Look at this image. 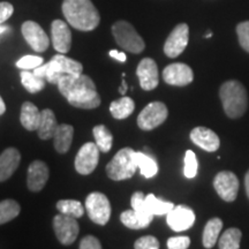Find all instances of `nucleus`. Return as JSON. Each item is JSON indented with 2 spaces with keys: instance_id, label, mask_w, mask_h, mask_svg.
<instances>
[{
  "instance_id": "6",
  "label": "nucleus",
  "mask_w": 249,
  "mask_h": 249,
  "mask_svg": "<svg viewBox=\"0 0 249 249\" xmlns=\"http://www.w3.org/2000/svg\"><path fill=\"white\" fill-rule=\"evenodd\" d=\"M88 216L97 225H107L111 217V204L108 198L102 193L95 192L88 195L86 200Z\"/></svg>"
},
{
  "instance_id": "45",
  "label": "nucleus",
  "mask_w": 249,
  "mask_h": 249,
  "mask_svg": "<svg viewBox=\"0 0 249 249\" xmlns=\"http://www.w3.org/2000/svg\"><path fill=\"white\" fill-rule=\"evenodd\" d=\"M245 187H246V193H247V196L249 198V170L247 171L245 176Z\"/></svg>"
},
{
  "instance_id": "47",
  "label": "nucleus",
  "mask_w": 249,
  "mask_h": 249,
  "mask_svg": "<svg viewBox=\"0 0 249 249\" xmlns=\"http://www.w3.org/2000/svg\"><path fill=\"white\" fill-rule=\"evenodd\" d=\"M7 30H9V27L1 26V24H0V35H1V34H4L5 31H7Z\"/></svg>"
},
{
  "instance_id": "31",
  "label": "nucleus",
  "mask_w": 249,
  "mask_h": 249,
  "mask_svg": "<svg viewBox=\"0 0 249 249\" xmlns=\"http://www.w3.org/2000/svg\"><path fill=\"white\" fill-rule=\"evenodd\" d=\"M242 233L236 227L226 230L218 241V247L220 249H239L240 248Z\"/></svg>"
},
{
  "instance_id": "15",
  "label": "nucleus",
  "mask_w": 249,
  "mask_h": 249,
  "mask_svg": "<svg viewBox=\"0 0 249 249\" xmlns=\"http://www.w3.org/2000/svg\"><path fill=\"white\" fill-rule=\"evenodd\" d=\"M166 222L174 232L186 231L194 225L195 213L189 207L178 205L166 214Z\"/></svg>"
},
{
  "instance_id": "43",
  "label": "nucleus",
  "mask_w": 249,
  "mask_h": 249,
  "mask_svg": "<svg viewBox=\"0 0 249 249\" xmlns=\"http://www.w3.org/2000/svg\"><path fill=\"white\" fill-rule=\"evenodd\" d=\"M110 57L117 59V60H119L121 62H126V60H127L126 53H124V52H118L117 50H111Z\"/></svg>"
},
{
  "instance_id": "34",
  "label": "nucleus",
  "mask_w": 249,
  "mask_h": 249,
  "mask_svg": "<svg viewBox=\"0 0 249 249\" xmlns=\"http://www.w3.org/2000/svg\"><path fill=\"white\" fill-rule=\"evenodd\" d=\"M57 209L60 213L67 216L80 218L85 213V208L80 201L76 200H61L57 203Z\"/></svg>"
},
{
  "instance_id": "26",
  "label": "nucleus",
  "mask_w": 249,
  "mask_h": 249,
  "mask_svg": "<svg viewBox=\"0 0 249 249\" xmlns=\"http://www.w3.org/2000/svg\"><path fill=\"white\" fill-rule=\"evenodd\" d=\"M223 229V222L220 218L214 217L207 223L204 227L203 236H202V242L205 248H213L218 240V236Z\"/></svg>"
},
{
  "instance_id": "12",
  "label": "nucleus",
  "mask_w": 249,
  "mask_h": 249,
  "mask_svg": "<svg viewBox=\"0 0 249 249\" xmlns=\"http://www.w3.org/2000/svg\"><path fill=\"white\" fill-rule=\"evenodd\" d=\"M189 40V28L180 23L172 30L164 44V52L169 58H177L185 51Z\"/></svg>"
},
{
  "instance_id": "44",
  "label": "nucleus",
  "mask_w": 249,
  "mask_h": 249,
  "mask_svg": "<svg viewBox=\"0 0 249 249\" xmlns=\"http://www.w3.org/2000/svg\"><path fill=\"white\" fill-rule=\"evenodd\" d=\"M127 89H128V87H127L126 80L124 79L123 82H121V87H120V89H119V92H120L123 96H124V95H126V92H127Z\"/></svg>"
},
{
  "instance_id": "14",
  "label": "nucleus",
  "mask_w": 249,
  "mask_h": 249,
  "mask_svg": "<svg viewBox=\"0 0 249 249\" xmlns=\"http://www.w3.org/2000/svg\"><path fill=\"white\" fill-rule=\"evenodd\" d=\"M22 35L31 49L36 52H44L50 45V39L43 28L34 21H26L21 28Z\"/></svg>"
},
{
  "instance_id": "27",
  "label": "nucleus",
  "mask_w": 249,
  "mask_h": 249,
  "mask_svg": "<svg viewBox=\"0 0 249 249\" xmlns=\"http://www.w3.org/2000/svg\"><path fill=\"white\" fill-rule=\"evenodd\" d=\"M135 110V103L126 95L118 101H114L110 105V112L116 119H126Z\"/></svg>"
},
{
  "instance_id": "40",
  "label": "nucleus",
  "mask_w": 249,
  "mask_h": 249,
  "mask_svg": "<svg viewBox=\"0 0 249 249\" xmlns=\"http://www.w3.org/2000/svg\"><path fill=\"white\" fill-rule=\"evenodd\" d=\"M191 245V239L188 236H173L167 240V248L170 249H186Z\"/></svg>"
},
{
  "instance_id": "17",
  "label": "nucleus",
  "mask_w": 249,
  "mask_h": 249,
  "mask_svg": "<svg viewBox=\"0 0 249 249\" xmlns=\"http://www.w3.org/2000/svg\"><path fill=\"white\" fill-rule=\"evenodd\" d=\"M52 45L59 53H67L71 46V33L65 21L54 20L51 26Z\"/></svg>"
},
{
  "instance_id": "21",
  "label": "nucleus",
  "mask_w": 249,
  "mask_h": 249,
  "mask_svg": "<svg viewBox=\"0 0 249 249\" xmlns=\"http://www.w3.org/2000/svg\"><path fill=\"white\" fill-rule=\"evenodd\" d=\"M66 99L71 107L86 108V110H91V108H96L101 105V97L96 89L85 90V91L71 96Z\"/></svg>"
},
{
  "instance_id": "20",
  "label": "nucleus",
  "mask_w": 249,
  "mask_h": 249,
  "mask_svg": "<svg viewBox=\"0 0 249 249\" xmlns=\"http://www.w3.org/2000/svg\"><path fill=\"white\" fill-rule=\"evenodd\" d=\"M20 151L15 148H8L0 155V182L13 176L20 165Z\"/></svg>"
},
{
  "instance_id": "4",
  "label": "nucleus",
  "mask_w": 249,
  "mask_h": 249,
  "mask_svg": "<svg viewBox=\"0 0 249 249\" xmlns=\"http://www.w3.org/2000/svg\"><path fill=\"white\" fill-rule=\"evenodd\" d=\"M138 169L135 151L132 148H124L107 165V173L108 178L114 181H123L132 178Z\"/></svg>"
},
{
  "instance_id": "11",
  "label": "nucleus",
  "mask_w": 249,
  "mask_h": 249,
  "mask_svg": "<svg viewBox=\"0 0 249 249\" xmlns=\"http://www.w3.org/2000/svg\"><path fill=\"white\" fill-rule=\"evenodd\" d=\"M57 86L61 95H64L66 98L85 90L96 89L93 81L88 75H83V74H75V75L68 74V75L62 76Z\"/></svg>"
},
{
  "instance_id": "37",
  "label": "nucleus",
  "mask_w": 249,
  "mask_h": 249,
  "mask_svg": "<svg viewBox=\"0 0 249 249\" xmlns=\"http://www.w3.org/2000/svg\"><path fill=\"white\" fill-rule=\"evenodd\" d=\"M130 203H132L133 209L138 211V213L142 214H151V216H154V214L150 213V211L148 209L147 203H145V196L142 192L134 193L132 196V200H130Z\"/></svg>"
},
{
  "instance_id": "46",
  "label": "nucleus",
  "mask_w": 249,
  "mask_h": 249,
  "mask_svg": "<svg viewBox=\"0 0 249 249\" xmlns=\"http://www.w3.org/2000/svg\"><path fill=\"white\" fill-rule=\"evenodd\" d=\"M5 111H6V105H5V102L2 101L1 96H0V116H1V114H4V113H5Z\"/></svg>"
},
{
  "instance_id": "36",
  "label": "nucleus",
  "mask_w": 249,
  "mask_h": 249,
  "mask_svg": "<svg viewBox=\"0 0 249 249\" xmlns=\"http://www.w3.org/2000/svg\"><path fill=\"white\" fill-rule=\"evenodd\" d=\"M44 64V59L38 55H24L21 59H18L17 62V66L21 70H35L39 67L40 65Z\"/></svg>"
},
{
  "instance_id": "8",
  "label": "nucleus",
  "mask_w": 249,
  "mask_h": 249,
  "mask_svg": "<svg viewBox=\"0 0 249 249\" xmlns=\"http://www.w3.org/2000/svg\"><path fill=\"white\" fill-rule=\"evenodd\" d=\"M99 148L96 143L87 142L80 148L75 157V170L77 173L88 176L97 167L99 161Z\"/></svg>"
},
{
  "instance_id": "18",
  "label": "nucleus",
  "mask_w": 249,
  "mask_h": 249,
  "mask_svg": "<svg viewBox=\"0 0 249 249\" xmlns=\"http://www.w3.org/2000/svg\"><path fill=\"white\" fill-rule=\"evenodd\" d=\"M48 165L42 160H34L28 167L27 185L31 192H39L44 188L49 180Z\"/></svg>"
},
{
  "instance_id": "5",
  "label": "nucleus",
  "mask_w": 249,
  "mask_h": 249,
  "mask_svg": "<svg viewBox=\"0 0 249 249\" xmlns=\"http://www.w3.org/2000/svg\"><path fill=\"white\" fill-rule=\"evenodd\" d=\"M112 34L117 44L130 53L139 54L144 50L145 43L138 31L127 21H118L112 26Z\"/></svg>"
},
{
  "instance_id": "48",
  "label": "nucleus",
  "mask_w": 249,
  "mask_h": 249,
  "mask_svg": "<svg viewBox=\"0 0 249 249\" xmlns=\"http://www.w3.org/2000/svg\"><path fill=\"white\" fill-rule=\"evenodd\" d=\"M210 37H213V33H208L207 35H205V38H210Z\"/></svg>"
},
{
  "instance_id": "42",
  "label": "nucleus",
  "mask_w": 249,
  "mask_h": 249,
  "mask_svg": "<svg viewBox=\"0 0 249 249\" xmlns=\"http://www.w3.org/2000/svg\"><path fill=\"white\" fill-rule=\"evenodd\" d=\"M13 12H14L13 5L9 4L7 1L0 2V24L4 23L5 21H7L8 18L12 17Z\"/></svg>"
},
{
  "instance_id": "23",
  "label": "nucleus",
  "mask_w": 249,
  "mask_h": 249,
  "mask_svg": "<svg viewBox=\"0 0 249 249\" xmlns=\"http://www.w3.org/2000/svg\"><path fill=\"white\" fill-rule=\"evenodd\" d=\"M152 219H154V216L151 214H142L134 209L126 210L120 214L121 223L132 230L145 229L150 225Z\"/></svg>"
},
{
  "instance_id": "33",
  "label": "nucleus",
  "mask_w": 249,
  "mask_h": 249,
  "mask_svg": "<svg viewBox=\"0 0 249 249\" xmlns=\"http://www.w3.org/2000/svg\"><path fill=\"white\" fill-rule=\"evenodd\" d=\"M21 211L20 204L14 200H5L0 202V225L6 224L18 216Z\"/></svg>"
},
{
  "instance_id": "24",
  "label": "nucleus",
  "mask_w": 249,
  "mask_h": 249,
  "mask_svg": "<svg viewBox=\"0 0 249 249\" xmlns=\"http://www.w3.org/2000/svg\"><path fill=\"white\" fill-rule=\"evenodd\" d=\"M74 128L71 124H59L53 136L54 148L59 154H66L70 150L71 141H73Z\"/></svg>"
},
{
  "instance_id": "38",
  "label": "nucleus",
  "mask_w": 249,
  "mask_h": 249,
  "mask_svg": "<svg viewBox=\"0 0 249 249\" xmlns=\"http://www.w3.org/2000/svg\"><path fill=\"white\" fill-rule=\"evenodd\" d=\"M236 34L241 48L249 53V21L239 23L236 26Z\"/></svg>"
},
{
  "instance_id": "3",
  "label": "nucleus",
  "mask_w": 249,
  "mask_h": 249,
  "mask_svg": "<svg viewBox=\"0 0 249 249\" xmlns=\"http://www.w3.org/2000/svg\"><path fill=\"white\" fill-rule=\"evenodd\" d=\"M83 66L79 61L68 58L62 53L55 54L51 60L46 64L40 65L34 70V73L37 76L43 77L52 85H58L59 80L65 75H75V74H82Z\"/></svg>"
},
{
  "instance_id": "13",
  "label": "nucleus",
  "mask_w": 249,
  "mask_h": 249,
  "mask_svg": "<svg viewBox=\"0 0 249 249\" xmlns=\"http://www.w3.org/2000/svg\"><path fill=\"white\" fill-rule=\"evenodd\" d=\"M163 79L170 86L185 87L193 82L194 73L188 65L182 62H174L164 68Z\"/></svg>"
},
{
  "instance_id": "30",
  "label": "nucleus",
  "mask_w": 249,
  "mask_h": 249,
  "mask_svg": "<svg viewBox=\"0 0 249 249\" xmlns=\"http://www.w3.org/2000/svg\"><path fill=\"white\" fill-rule=\"evenodd\" d=\"M20 75L21 83H22V86L27 89V91H29L30 93L39 92L40 90L44 89L46 80L43 79V77L37 76L35 73H33V71L23 70L21 71Z\"/></svg>"
},
{
  "instance_id": "39",
  "label": "nucleus",
  "mask_w": 249,
  "mask_h": 249,
  "mask_svg": "<svg viewBox=\"0 0 249 249\" xmlns=\"http://www.w3.org/2000/svg\"><path fill=\"white\" fill-rule=\"evenodd\" d=\"M136 249H158L160 248V241L154 235H145L138 239L134 244Z\"/></svg>"
},
{
  "instance_id": "9",
  "label": "nucleus",
  "mask_w": 249,
  "mask_h": 249,
  "mask_svg": "<svg viewBox=\"0 0 249 249\" xmlns=\"http://www.w3.org/2000/svg\"><path fill=\"white\" fill-rule=\"evenodd\" d=\"M53 229L58 240L62 245H71L76 240L80 232V226L76 218L59 213L53 218Z\"/></svg>"
},
{
  "instance_id": "28",
  "label": "nucleus",
  "mask_w": 249,
  "mask_h": 249,
  "mask_svg": "<svg viewBox=\"0 0 249 249\" xmlns=\"http://www.w3.org/2000/svg\"><path fill=\"white\" fill-rule=\"evenodd\" d=\"M135 160L141 174L144 178L150 179L158 172V165L150 155L141 151H135Z\"/></svg>"
},
{
  "instance_id": "29",
  "label": "nucleus",
  "mask_w": 249,
  "mask_h": 249,
  "mask_svg": "<svg viewBox=\"0 0 249 249\" xmlns=\"http://www.w3.org/2000/svg\"><path fill=\"white\" fill-rule=\"evenodd\" d=\"M96 144L102 152H108L113 144V135L104 124H97L92 129Z\"/></svg>"
},
{
  "instance_id": "7",
  "label": "nucleus",
  "mask_w": 249,
  "mask_h": 249,
  "mask_svg": "<svg viewBox=\"0 0 249 249\" xmlns=\"http://www.w3.org/2000/svg\"><path fill=\"white\" fill-rule=\"evenodd\" d=\"M169 116L166 105L161 102H152L148 104L138 117V126L142 130H152L160 126Z\"/></svg>"
},
{
  "instance_id": "35",
  "label": "nucleus",
  "mask_w": 249,
  "mask_h": 249,
  "mask_svg": "<svg viewBox=\"0 0 249 249\" xmlns=\"http://www.w3.org/2000/svg\"><path fill=\"white\" fill-rule=\"evenodd\" d=\"M198 170V163L197 158L194 151L187 150L185 155V166H183V174L187 179H193L195 178L196 174H197Z\"/></svg>"
},
{
  "instance_id": "19",
  "label": "nucleus",
  "mask_w": 249,
  "mask_h": 249,
  "mask_svg": "<svg viewBox=\"0 0 249 249\" xmlns=\"http://www.w3.org/2000/svg\"><path fill=\"white\" fill-rule=\"evenodd\" d=\"M191 140L195 145L208 152H214L219 149L220 140L213 130L207 127H196L191 132Z\"/></svg>"
},
{
  "instance_id": "22",
  "label": "nucleus",
  "mask_w": 249,
  "mask_h": 249,
  "mask_svg": "<svg viewBox=\"0 0 249 249\" xmlns=\"http://www.w3.org/2000/svg\"><path fill=\"white\" fill-rule=\"evenodd\" d=\"M42 112H39L35 104L30 102H24L21 107L20 120L24 128L28 130H37L39 127Z\"/></svg>"
},
{
  "instance_id": "10",
  "label": "nucleus",
  "mask_w": 249,
  "mask_h": 249,
  "mask_svg": "<svg viewBox=\"0 0 249 249\" xmlns=\"http://www.w3.org/2000/svg\"><path fill=\"white\" fill-rule=\"evenodd\" d=\"M213 187L220 198L226 202H233L238 196L239 179L231 171H222L214 177Z\"/></svg>"
},
{
  "instance_id": "2",
  "label": "nucleus",
  "mask_w": 249,
  "mask_h": 249,
  "mask_svg": "<svg viewBox=\"0 0 249 249\" xmlns=\"http://www.w3.org/2000/svg\"><path fill=\"white\" fill-rule=\"evenodd\" d=\"M219 97L226 116L236 119L244 116L248 107V96L241 82L235 80L226 81L219 89Z\"/></svg>"
},
{
  "instance_id": "41",
  "label": "nucleus",
  "mask_w": 249,
  "mask_h": 249,
  "mask_svg": "<svg viewBox=\"0 0 249 249\" xmlns=\"http://www.w3.org/2000/svg\"><path fill=\"white\" fill-rule=\"evenodd\" d=\"M81 249H101L102 245L97 238L92 235H87L80 242Z\"/></svg>"
},
{
  "instance_id": "1",
  "label": "nucleus",
  "mask_w": 249,
  "mask_h": 249,
  "mask_svg": "<svg viewBox=\"0 0 249 249\" xmlns=\"http://www.w3.org/2000/svg\"><path fill=\"white\" fill-rule=\"evenodd\" d=\"M62 13L71 27L81 31H91L98 27L101 17L91 0H64Z\"/></svg>"
},
{
  "instance_id": "32",
  "label": "nucleus",
  "mask_w": 249,
  "mask_h": 249,
  "mask_svg": "<svg viewBox=\"0 0 249 249\" xmlns=\"http://www.w3.org/2000/svg\"><path fill=\"white\" fill-rule=\"evenodd\" d=\"M145 203L150 213L154 216H163V214H167L171 210L174 208V204L172 202L163 201L160 198L156 197L154 194H149L145 196Z\"/></svg>"
},
{
  "instance_id": "25",
  "label": "nucleus",
  "mask_w": 249,
  "mask_h": 249,
  "mask_svg": "<svg viewBox=\"0 0 249 249\" xmlns=\"http://www.w3.org/2000/svg\"><path fill=\"white\" fill-rule=\"evenodd\" d=\"M59 124L57 123L53 111L50 108H45L42 111V119L38 129V136L42 140H50L54 136L55 130H57Z\"/></svg>"
},
{
  "instance_id": "16",
  "label": "nucleus",
  "mask_w": 249,
  "mask_h": 249,
  "mask_svg": "<svg viewBox=\"0 0 249 249\" xmlns=\"http://www.w3.org/2000/svg\"><path fill=\"white\" fill-rule=\"evenodd\" d=\"M138 74L140 86L143 90H154L160 83V74H158V67L154 59L144 58L139 64Z\"/></svg>"
}]
</instances>
